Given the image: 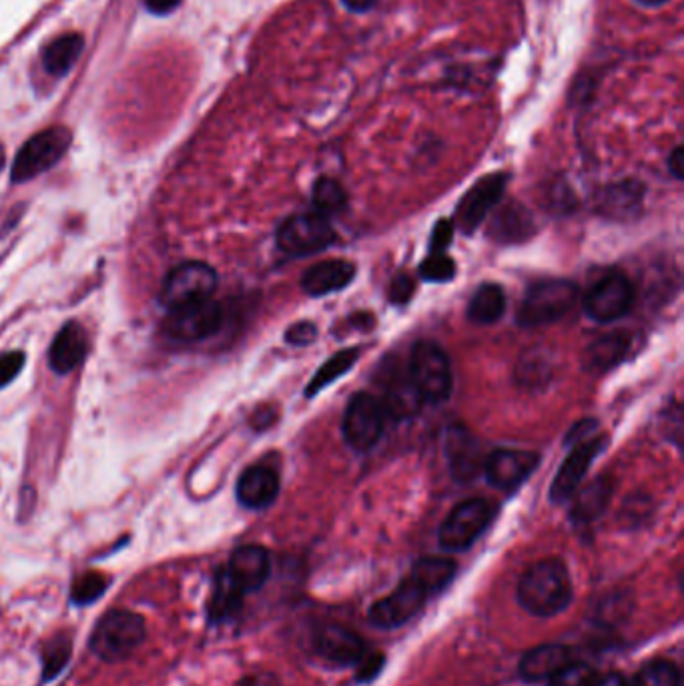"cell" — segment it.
Listing matches in <instances>:
<instances>
[{
  "label": "cell",
  "mask_w": 684,
  "mask_h": 686,
  "mask_svg": "<svg viewBox=\"0 0 684 686\" xmlns=\"http://www.w3.org/2000/svg\"><path fill=\"white\" fill-rule=\"evenodd\" d=\"M183 0H145V7L153 14H169L175 11Z\"/></svg>",
  "instance_id": "obj_44"
},
{
  "label": "cell",
  "mask_w": 684,
  "mask_h": 686,
  "mask_svg": "<svg viewBox=\"0 0 684 686\" xmlns=\"http://www.w3.org/2000/svg\"><path fill=\"white\" fill-rule=\"evenodd\" d=\"M644 187L640 181H622L603 189L596 197V209L616 221L635 219L640 213Z\"/></svg>",
  "instance_id": "obj_22"
},
{
  "label": "cell",
  "mask_w": 684,
  "mask_h": 686,
  "mask_svg": "<svg viewBox=\"0 0 684 686\" xmlns=\"http://www.w3.org/2000/svg\"><path fill=\"white\" fill-rule=\"evenodd\" d=\"M241 602H243V593L235 586V583L229 578L225 568L219 571L213 586V596L209 600V618L213 622H221L233 617L235 612H240Z\"/></svg>",
  "instance_id": "obj_30"
},
{
  "label": "cell",
  "mask_w": 684,
  "mask_h": 686,
  "mask_svg": "<svg viewBox=\"0 0 684 686\" xmlns=\"http://www.w3.org/2000/svg\"><path fill=\"white\" fill-rule=\"evenodd\" d=\"M456 562L448 558H422L416 562L411 568V576H416L426 586L430 595L444 590L452 578L456 576Z\"/></svg>",
  "instance_id": "obj_32"
},
{
  "label": "cell",
  "mask_w": 684,
  "mask_h": 686,
  "mask_svg": "<svg viewBox=\"0 0 684 686\" xmlns=\"http://www.w3.org/2000/svg\"><path fill=\"white\" fill-rule=\"evenodd\" d=\"M335 241V231L320 213H304L287 219L277 231V247L291 257H308L328 250Z\"/></svg>",
  "instance_id": "obj_9"
},
{
  "label": "cell",
  "mask_w": 684,
  "mask_h": 686,
  "mask_svg": "<svg viewBox=\"0 0 684 686\" xmlns=\"http://www.w3.org/2000/svg\"><path fill=\"white\" fill-rule=\"evenodd\" d=\"M279 486L282 482L274 468L252 466L241 474L235 493H238V500L245 508L262 510L275 502V498L279 496Z\"/></svg>",
  "instance_id": "obj_21"
},
{
  "label": "cell",
  "mask_w": 684,
  "mask_h": 686,
  "mask_svg": "<svg viewBox=\"0 0 684 686\" xmlns=\"http://www.w3.org/2000/svg\"><path fill=\"white\" fill-rule=\"evenodd\" d=\"M578 287L566 279H547L528 287L516 313L520 328H544L556 323L574 308Z\"/></svg>",
  "instance_id": "obj_4"
},
{
  "label": "cell",
  "mask_w": 684,
  "mask_h": 686,
  "mask_svg": "<svg viewBox=\"0 0 684 686\" xmlns=\"http://www.w3.org/2000/svg\"><path fill=\"white\" fill-rule=\"evenodd\" d=\"M518 600L534 617H556L571 605V572L559 558L532 564L518 583Z\"/></svg>",
  "instance_id": "obj_1"
},
{
  "label": "cell",
  "mask_w": 684,
  "mask_h": 686,
  "mask_svg": "<svg viewBox=\"0 0 684 686\" xmlns=\"http://www.w3.org/2000/svg\"><path fill=\"white\" fill-rule=\"evenodd\" d=\"M107 588H109V578L103 572H85L77 576L70 586V600L77 607H89L104 595Z\"/></svg>",
  "instance_id": "obj_34"
},
{
  "label": "cell",
  "mask_w": 684,
  "mask_h": 686,
  "mask_svg": "<svg viewBox=\"0 0 684 686\" xmlns=\"http://www.w3.org/2000/svg\"><path fill=\"white\" fill-rule=\"evenodd\" d=\"M73 651V642L67 637H57L43 651V681H51L67 666Z\"/></svg>",
  "instance_id": "obj_36"
},
{
  "label": "cell",
  "mask_w": 684,
  "mask_h": 686,
  "mask_svg": "<svg viewBox=\"0 0 684 686\" xmlns=\"http://www.w3.org/2000/svg\"><path fill=\"white\" fill-rule=\"evenodd\" d=\"M316 652L333 664H360L367 656L365 642L354 630L342 624H323L316 632Z\"/></svg>",
  "instance_id": "obj_17"
},
{
  "label": "cell",
  "mask_w": 684,
  "mask_h": 686,
  "mask_svg": "<svg viewBox=\"0 0 684 686\" xmlns=\"http://www.w3.org/2000/svg\"><path fill=\"white\" fill-rule=\"evenodd\" d=\"M223 325V308L213 299H201L183 308L169 309L165 333L175 342H203Z\"/></svg>",
  "instance_id": "obj_10"
},
{
  "label": "cell",
  "mask_w": 684,
  "mask_h": 686,
  "mask_svg": "<svg viewBox=\"0 0 684 686\" xmlns=\"http://www.w3.org/2000/svg\"><path fill=\"white\" fill-rule=\"evenodd\" d=\"M311 201L316 207V213H320L323 218H330L335 213H342L343 209L347 207V193L335 179L320 177L313 185Z\"/></svg>",
  "instance_id": "obj_33"
},
{
  "label": "cell",
  "mask_w": 684,
  "mask_h": 686,
  "mask_svg": "<svg viewBox=\"0 0 684 686\" xmlns=\"http://www.w3.org/2000/svg\"><path fill=\"white\" fill-rule=\"evenodd\" d=\"M683 685V678H681V671L679 666L669 661H657V663H650L640 671L639 675L635 676L632 685L628 686H681Z\"/></svg>",
  "instance_id": "obj_35"
},
{
  "label": "cell",
  "mask_w": 684,
  "mask_h": 686,
  "mask_svg": "<svg viewBox=\"0 0 684 686\" xmlns=\"http://www.w3.org/2000/svg\"><path fill=\"white\" fill-rule=\"evenodd\" d=\"M406 376L423 403H444L454 386L452 366L444 350L433 342H418L411 350Z\"/></svg>",
  "instance_id": "obj_2"
},
{
  "label": "cell",
  "mask_w": 684,
  "mask_h": 686,
  "mask_svg": "<svg viewBox=\"0 0 684 686\" xmlns=\"http://www.w3.org/2000/svg\"><path fill=\"white\" fill-rule=\"evenodd\" d=\"M571 518L576 524H591L603 514L613 498V482L606 476H598L584 488L574 493Z\"/></svg>",
  "instance_id": "obj_26"
},
{
  "label": "cell",
  "mask_w": 684,
  "mask_h": 686,
  "mask_svg": "<svg viewBox=\"0 0 684 686\" xmlns=\"http://www.w3.org/2000/svg\"><path fill=\"white\" fill-rule=\"evenodd\" d=\"M669 169L674 175V179H683L684 177V150L676 147L669 157Z\"/></svg>",
  "instance_id": "obj_46"
},
{
  "label": "cell",
  "mask_w": 684,
  "mask_h": 686,
  "mask_svg": "<svg viewBox=\"0 0 684 686\" xmlns=\"http://www.w3.org/2000/svg\"><path fill=\"white\" fill-rule=\"evenodd\" d=\"M355 265L345 259H328L309 267L301 277V287L311 298H323L342 291L354 281Z\"/></svg>",
  "instance_id": "obj_20"
},
{
  "label": "cell",
  "mask_w": 684,
  "mask_h": 686,
  "mask_svg": "<svg viewBox=\"0 0 684 686\" xmlns=\"http://www.w3.org/2000/svg\"><path fill=\"white\" fill-rule=\"evenodd\" d=\"M494 514V504L484 498H470L457 504L440 527V546L448 552L470 549L486 532V528L490 527Z\"/></svg>",
  "instance_id": "obj_6"
},
{
  "label": "cell",
  "mask_w": 684,
  "mask_h": 686,
  "mask_svg": "<svg viewBox=\"0 0 684 686\" xmlns=\"http://www.w3.org/2000/svg\"><path fill=\"white\" fill-rule=\"evenodd\" d=\"M506 311V294L496 284H484L476 289L468 303V320L476 325H492Z\"/></svg>",
  "instance_id": "obj_28"
},
{
  "label": "cell",
  "mask_w": 684,
  "mask_h": 686,
  "mask_svg": "<svg viewBox=\"0 0 684 686\" xmlns=\"http://www.w3.org/2000/svg\"><path fill=\"white\" fill-rule=\"evenodd\" d=\"M4 159H7V155H4V147L0 145V169L4 167Z\"/></svg>",
  "instance_id": "obj_50"
},
{
  "label": "cell",
  "mask_w": 684,
  "mask_h": 686,
  "mask_svg": "<svg viewBox=\"0 0 684 686\" xmlns=\"http://www.w3.org/2000/svg\"><path fill=\"white\" fill-rule=\"evenodd\" d=\"M605 438H584L571 454L562 462L556 478L550 486V500L554 504H564L571 500L574 493L581 488L588 469L593 468L594 460L605 450Z\"/></svg>",
  "instance_id": "obj_14"
},
{
  "label": "cell",
  "mask_w": 684,
  "mask_h": 686,
  "mask_svg": "<svg viewBox=\"0 0 684 686\" xmlns=\"http://www.w3.org/2000/svg\"><path fill=\"white\" fill-rule=\"evenodd\" d=\"M594 686H628V683L622 676L610 673V675L598 676V681H596Z\"/></svg>",
  "instance_id": "obj_48"
},
{
  "label": "cell",
  "mask_w": 684,
  "mask_h": 686,
  "mask_svg": "<svg viewBox=\"0 0 684 686\" xmlns=\"http://www.w3.org/2000/svg\"><path fill=\"white\" fill-rule=\"evenodd\" d=\"M70 143L73 135L67 126H51L36 133L35 137L24 143L14 157L11 169L12 184H26L48 172L51 167H55L58 161L67 155Z\"/></svg>",
  "instance_id": "obj_5"
},
{
  "label": "cell",
  "mask_w": 684,
  "mask_h": 686,
  "mask_svg": "<svg viewBox=\"0 0 684 686\" xmlns=\"http://www.w3.org/2000/svg\"><path fill=\"white\" fill-rule=\"evenodd\" d=\"M630 345L632 338L628 333H606L588 345L584 354V367L593 374H606L627 357Z\"/></svg>",
  "instance_id": "obj_24"
},
{
  "label": "cell",
  "mask_w": 684,
  "mask_h": 686,
  "mask_svg": "<svg viewBox=\"0 0 684 686\" xmlns=\"http://www.w3.org/2000/svg\"><path fill=\"white\" fill-rule=\"evenodd\" d=\"M382 406H384V412L389 418L406 420V418H411V416L420 412L423 401L416 394V389L411 388L408 376H404V378H396L389 384Z\"/></svg>",
  "instance_id": "obj_29"
},
{
  "label": "cell",
  "mask_w": 684,
  "mask_h": 686,
  "mask_svg": "<svg viewBox=\"0 0 684 686\" xmlns=\"http://www.w3.org/2000/svg\"><path fill=\"white\" fill-rule=\"evenodd\" d=\"M598 675L591 664L571 661L550 678V686H594Z\"/></svg>",
  "instance_id": "obj_37"
},
{
  "label": "cell",
  "mask_w": 684,
  "mask_h": 686,
  "mask_svg": "<svg viewBox=\"0 0 684 686\" xmlns=\"http://www.w3.org/2000/svg\"><path fill=\"white\" fill-rule=\"evenodd\" d=\"M238 686H282L279 681L269 673H257V675L245 676Z\"/></svg>",
  "instance_id": "obj_45"
},
{
  "label": "cell",
  "mask_w": 684,
  "mask_h": 686,
  "mask_svg": "<svg viewBox=\"0 0 684 686\" xmlns=\"http://www.w3.org/2000/svg\"><path fill=\"white\" fill-rule=\"evenodd\" d=\"M516 378L522 386H540L542 379L548 378L547 359L540 355H526L518 366Z\"/></svg>",
  "instance_id": "obj_39"
},
{
  "label": "cell",
  "mask_w": 684,
  "mask_h": 686,
  "mask_svg": "<svg viewBox=\"0 0 684 686\" xmlns=\"http://www.w3.org/2000/svg\"><path fill=\"white\" fill-rule=\"evenodd\" d=\"M537 233V225H534V219L530 215V211L520 203H508L504 206L496 218L492 221L490 237L498 243H522L528 241L532 235Z\"/></svg>",
  "instance_id": "obj_23"
},
{
  "label": "cell",
  "mask_w": 684,
  "mask_h": 686,
  "mask_svg": "<svg viewBox=\"0 0 684 686\" xmlns=\"http://www.w3.org/2000/svg\"><path fill=\"white\" fill-rule=\"evenodd\" d=\"M87 352H89V338L85 328L77 321H69L60 328V332L51 343L48 364L58 376H67L80 366V362L87 357Z\"/></svg>",
  "instance_id": "obj_19"
},
{
  "label": "cell",
  "mask_w": 684,
  "mask_h": 686,
  "mask_svg": "<svg viewBox=\"0 0 684 686\" xmlns=\"http://www.w3.org/2000/svg\"><path fill=\"white\" fill-rule=\"evenodd\" d=\"M640 4H644V7H661V4H666L669 0H637Z\"/></svg>",
  "instance_id": "obj_49"
},
{
  "label": "cell",
  "mask_w": 684,
  "mask_h": 686,
  "mask_svg": "<svg viewBox=\"0 0 684 686\" xmlns=\"http://www.w3.org/2000/svg\"><path fill=\"white\" fill-rule=\"evenodd\" d=\"M357 357H360L357 347H347V350H342V352L328 357V362L316 372V376L309 381L306 396L313 398L320 394L321 389L328 388L333 381H338L345 372H350L355 366Z\"/></svg>",
  "instance_id": "obj_31"
},
{
  "label": "cell",
  "mask_w": 684,
  "mask_h": 686,
  "mask_svg": "<svg viewBox=\"0 0 684 686\" xmlns=\"http://www.w3.org/2000/svg\"><path fill=\"white\" fill-rule=\"evenodd\" d=\"M508 185V175L503 172L482 177L478 184L462 197L456 209V225L462 233H474L490 215L492 209L500 203Z\"/></svg>",
  "instance_id": "obj_13"
},
{
  "label": "cell",
  "mask_w": 684,
  "mask_h": 686,
  "mask_svg": "<svg viewBox=\"0 0 684 686\" xmlns=\"http://www.w3.org/2000/svg\"><path fill=\"white\" fill-rule=\"evenodd\" d=\"M217 287L216 269L203 262L177 265L161 287V303L167 309L209 299Z\"/></svg>",
  "instance_id": "obj_8"
},
{
  "label": "cell",
  "mask_w": 684,
  "mask_h": 686,
  "mask_svg": "<svg viewBox=\"0 0 684 686\" xmlns=\"http://www.w3.org/2000/svg\"><path fill=\"white\" fill-rule=\"evenodd\" d=\"M445 460L452 476L457 482L474 480L479 472H484L482 447L476 435L464 428L462 423H454L448 428L444 440Z\"/></svg>",
  "instance_id": "obj_16"
},
{
  "label": "cell",
  "mask_w": 684,
  "mask_h": 686,
  "mask_svg": "<svg viewBox=\"0 0 684 686\" xmlns=\"http://www.w3.org/2000/svg\"><path fill=\"white\" fill-rule=\"evenodd\" d=\"M386 412L382 401L367 391H357L343 413V438L355 452H367L384 434Z\"/></svg>",
  "instance_id": "obj_7"
},
{
  "label": "cell",
  "mask_w": 684,
  "mask_h": 686,
  "mask_svg": "<svg viewBox=\"0 0 684 686\" xmlns=\"http://www.w3.org/2000/svg\"><path fill=\"white\" fill-rule=\"evenodd\" d=\"M318 338V325L313 321H297L294 325H289L286 332V342L296 347H306L316 342Z\"/></svg>",
  "instance_id": "obj_40"
},
{
  "label": "cell",
  "mask_w": 684,
  "mask_h": 686,
  "mask_svg": "<svg viewBox=\"0 0 684 686\" xmlns=\"http://www.w3.org/2000/svg\"><path fill=\"white\" fill-rule=\"evenodd\" d=\"M343 4L354 12L369 11L377 0H342Z\"/></svg>",
  "instance_id": "obj_47"
},
{
  "label": "cell",
  "mask_w": 684,
  "mask_h": 686,
  "mask_svg": "<svg viewBox=\"0 0 684 686\" xmlns=\"http://www.w3.org/2000/svg\"><path fill=\"white\" fill-rule=\"evenodd\" d=\"M454 231H456L454 221L440 219L435 223V228H433L432 237H430V253H445V250L450 247V243L454 240Z\"/></svg>",
  "instance_id": "obj_41"
},
{
  "label": "cell",
  "mask_w": 684,
  "mask_h": 686,
  "mask_svg": "<svg viewBox=\"0 0 684 686\" xmlns=\"http://www.w3.org/2000/svg\"><path fill=\"white\" fill-rule=\"evenodd\" d=\"M430 596L426 586L408 574L391 595L377 600L369 610V620L379 629H396L416 617Z\"/></svg>",
  "instance_id": "obj_12"
},
{
  "label": "cell",
  "mask_w": 684,
  "mask_h": 686,
  "mask_svg": "<svg viewBox=\"0 0 684 686\" xmlns=\"http://www.w3.org/2000/svg\"><path fill=\"white\" fill-rule=\"evenodd\" d=\"M538 464L540 456L537 452L500 447L484 460V474L494 488L503 493H514L534 474Z\"/></svg>",
  "instance_id": "obj_15"
},
{
  "label": "cell",
  "mask_w": 684,
  "mask_h": 686,
  "mask_svg": "<svg viewBox=\"0 0 684 686\" xmlns=\"http://www.w3.org/2000/svg\"><path fill=\"white\" fill-rule=\"evenodd\" d=\"M635 303V287L622 272L608 274L594 284L584 298V311L596 323H613L625 318Z\"/></svg>",
  "instance_id": "obj_11"
},
{
  "label": "cell",
  "mask_w": 684,
  "mask_h": 686,
  "mask_svg": "<svg viewBox=\"0 0 684 686\" xmlns=\"http://www.w3.org/2000/svg\"><path fill=\"white\" fill-rule=\"evenodd\" d=\"M225 572L241 593L247 595V593L260 590L263 584L267 583L269 572H272V561H269L267 550L263 546L247 544L231 554Z\"/></svg>",
  "instance_id": "obj_18"
},
{
  "label": "cell",
  "mask_w": 684,
  "mask_h": 686,
  "mask_svg": "<svg viewBox=\"0 0 684 686\" xmlns=\"http://www.w3.org/2000/svg\"><path fill=\"white\" fill-rule=\"evenodd\" d=\"M413 289H416V286H413V279H411L410 275H396L391 279V284H389V301L396 303V306H406L411 299Z\"/></svg>",
  "instance_id": "obj_43"
},
{
  "label": "cell",
  "mask_w": 684,
  "mask_h": 686,
  "mask_svg": "<svg viewBox=\"0 0 684 686\" xmlns=\"http://www.w3.org/2000/svg\"><path fill=\"white\" fill-rule=\"evenodd\" d=\"M85 48V38L79 33H67L51 41L43 51V67L51 77H65L79 60Z\"/></svg>",
  "instance_id": "obj_27"
},
{
  "label": "cell",
  "mask_w": 684,
  "mask_h": 686,
  "mask_svg": "<svg viewBox=\"0 0 684 686\" xmlns=\"http://www.w3.org/2000/svg\"><path fill=\"white\" fill-rule=\"evenodd\" d=\"M23 352H9V354L0 355V388L9 386L12 379L23 372Z\"/></svg>",
  "instance_id": "obj_42"
},
{
  "label": "cell",
  "mask_w": 684,
  "mask_h": 686,
  "mask_svg": "<svg viewBox=\"0 0 684 686\" xmlns=\"http://www.w3.org/2000/svg\"><path fill=\"white\" fill-rule=\"evenodd\" d=\"M571 661L572 651L569 646L544 644V646H537V649L526 652L525 659L520 663V673L530 683L550 681L564 664H569Z\"/></svg>",
  "instance_id": "obj_25"
},
{
  "label": "cell",
  "mask_w": 684,
  "mask_h": 686,
  "mask_svg": "<svg viewBox=\"0 0 684 686\" xmlns=\"http://www.w3.org/2000/svg\"><path fill=\"white\" fill-rule=\"evenodd\" d=\"M147 627L145 618L131 610H111L107 612L92 630L89 646L92 654L114 663L131 656L145 641Z\"/></svg>",
  "instance_id": "obj_3"
},
{
  "label": "cell",
  "mask_w": 684,
  "mask_h": 686,
  "mask_svg": "<svg viewBox=\"0 0 684 686\" xmlns=\"http://www.w3.org/2000/svg\"><path fill=\"white\" fill-rule=\"evenodd\" d=\"M454 275H456V264L445 253H430V257H426L420 265V277L432 284L452 281Z\"/></svg>",
  "instance_id": "obj_38"
}]
</instances>
